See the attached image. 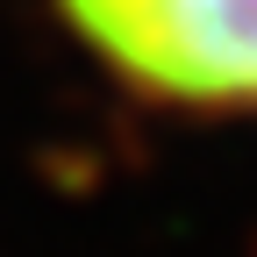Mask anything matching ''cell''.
Wrapping results in <instances>:
<instances>
[{
	"label": "cell",
	"instance_id": "6da1fadb",
	"mask_svg": "<svg viewBox=\"0 0 257 257\" xmlns=\"http://www.w3.org/2000/svg\"><path fill=\"white\" fill-rule=\"evenodd\" d=\"M114 72L200 107L257 100V0H64Z\"/></svg>",
	"mask_w": 257,
	"mask_h": 257
}]
</instances>
